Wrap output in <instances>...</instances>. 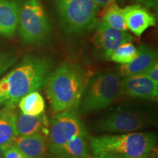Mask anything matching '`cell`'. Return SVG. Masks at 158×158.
Instances as JSON below:
<instances>
[{
    "instance_id": "e0dca14e",
    "label": "cell",
    "mask_w": 158,
    "mask_h": 158,
    "mask_svg": "<svg viewBox=\"0 0 158 158\" xmlns=\"http://www.w3.org/2000/svg\"><path fill=\"white\" fill-rule=\"evenodd\" d=\"M17 111L15 106H5L0 110V146H9L18 136L15 129Z\"/></svg>"
},
{
    "instance_id": "3957f363",
    "label": "cell",
    "mask_w": 158,
    "mask_h": 158,
    "mask_svg": "<svg viewBox=\"0 0 158 158\" xmlns=\"http://www.w3.org/2000/svg\"><path fill=\"white\" fill-rule=\"evenodd\" d=\"M156 143L157 136L153 133L102 135L90 138V147L94 156L146 158L155 148Z\"/></svg>"
},
{
    "instance_id": "9a60e30c",
    "label": "cell",
    "mask_w": 158,
    "mask_h": 158,
    "mask_svg": "<svg viewBox=\"0 0 158 158\" xmlns=\"http://www.w3.org/2000/svg\"><path fill=\"white\" fill-rule=\"evenodd\" d=\"M14 143L28 158H44L48 149L46 136L42 134L27 136H16Z\"/></svg>"
},
{
    "instance_id": "d6986e66",
    "label": "cell",
    "mask_w": 158,
    "mask_h": 158,
    "mask_svg": "<svg viewBox=\"0 0 158 158\" xmlns=\"http://www.w3.org/2000/svg\"><path fill=\"white\" fill-rule=\"evenodd\" d=\"M102 21L108 26L117 30L123 31L128 30L122 13V9L118 7L115 2L105 7Z\"/></svg>"
},
{
    "instance_id": "6da1fadb",
    "label": "cell",
    "mask_w": 158,
    "mask_h": 158,
    "mask_svg": "<svg viewBox=\"0 0 158 158\" xmlns=\"http://www.w3.org/2000/svg\"><path fill=\"white\" fill-rule=\"evenodd\" d=\"M53 63L45 56L27 55L0 80V105L15 106L23 97L44 86Z\"/></svg>"
},
{
    "instance_id": "ffe728a7",
    "label": "cell",
    "mask_w": 158,
    "mask_h": 158,
    "mask_svg": "<svg viewBox=\"0 0 158 158\" xmlns=\"http://www.w3.org/2000/svg\"><path fill=\"white\" fill-rule=\"evenodd\" d=\"M138 49L130 42L124 43L116 48L110 56V60L121 64H127L137 56Z\"/></svg>"
},
{
    "instance_id": "5bb4252c",
    "label": "cell",
    "mask_w": 158,
    "mask_h": 158,
    "mask_svg": "<svg viewBox=\"0 0 158 158\" xmlns=\"http://www.w3.org/2000/svg\"><path fill=\"white\" fill-rule=\"evenodd\" d=\"M48 120L45 114L32 116L17 112L15 117V129L19 136H27L48 133Z\"/></svg>"
},
{
    "instance_id": "7a4b0ae2",
    "label": "cell",
    "mask_w": 158,
    "mask_h": 158,
    "mask_svg": "<svg viewBox=\"0 0 158 158\" xmlns=\"http://www.w3.org/2000/svg\"><path fill=\"white\" fill-rule=\"evenodd\" d=\"M86 81V72L81 67L62 63L51 73L45 84L53 110L59 113L78 108Z\"/></svg>"
},
{
    "instance_id": "4316f807",
    "label": "cell",
    "mask_w": 158,
    "mask_h": 158,
    "mask_svg": "<svg viewBox=\"0 0 158 158\" xmlns=\"http://www.w3.org/2000/svg\"><path fill=\"white\" fill-rule=\"evenodd\" d=\"M8 146H0V158H4V153Z\"/></svg>"
},
{
    "instance_id": "484cf974",
    "label": "cell",
    "mask_w": 158,
    "mask_h": 158,
    "mask_svg": "<svg viewBox=\"0 0 158 158\" xmlns=\"http://www.w3.org/2000/svg\"><path fill=\"white\" fill-rule=\"evenodd\" d=\"M94 158H128L122 156L117 155H101V156H94Z\"/></svg>"
},
{
    "instance_id": "d4e9b609",
    "label": "cell",
    "mask_w": 158,
    "mask_h": 158,
    "mask_svg": "<svg viewBox=\"0 0 158 158\" xmlns=\"http://www.w3.org/2000/svg\"><path fill=\"white\" fill-rule=\"evenodd\" d=\"M94 2H95L97 5H98V7H105L108 5H110V3L115 2V0H94Z\"/></svg>"
},
{
    "instance_id": "277c9868",
    "label": "cell",
    "mask_w": 158,
    "mask_h": 158,
    "mask_svg": "<svg viewBox=\"0 0 158 158\" xmlns=\"http://www.w3.org/2000/svg\"><path fill=\"white\" fill-rule=\"evenodd\" d=\"M120 74L102 72L90 77L85 85L79 107L81 113L86 114L107 108L120 95Z\"/></svg>"
},
{
    "instance_id": "ba28073f",
    "label": "cell",
    "mask_w": 158,
    "mask_h": 158,
    "mask_svg": "<svg viewBox=\"0 0 158 158\" xmlns=\"http://www.w3.org/2000/svg\"><path fill=\"white\" fill-rule=\"evenodd\" d=\"M150 124L144 114L130 110H116L107 114L94 124V130L100 133H130L141 130Z\"/></svg>"
},
{
    "instance_id": "4fadbf2b",
    "label": "cell",
    "mask_w": 158,
    "mask_h": 158,
    "mask_svg": "<svg viewBox=\"0 0 158 158\" xmlns=\"http://www.w3.org/2000/svg\"><path fill=\"white\" fill-rule=\"evenodd\" d=\"M21 0H0V35L11 37L19 26Z\"/></svg>"
},
{
    "instance_id": "9c48e42d",
    "label": "cell",
    "mask_w": 158,
    "mask_h": 158,
    "mask_svg": "<svg viewBox=\"0 0 158 158\" xmlns=\"http://www.w3.org/2000/svg\"><path fill=\"white\" fill-rule=\"evenodd\" d=\"M96 29L93 36L94 46L105 59H109L116 48L124 43L130 42L133 37L127 31L112 28L103 21L96 23Z\"/></svg>"
},
{
    "instance_id": "603a6c76",
    "label": "cell",
    "mask_w": 158,
    "mask_h": 158,
    "mask_svg": "<svg viewBox=\"0 0 158 158\" xmlns=\"http://www.w3.org/2000/svg\"><path fill=\"white\" fill-rule=\"evenodd\" d=\"M145 75L151 78L154 82L158 84V64L157 62L155 63L152 66L144 73Z\"/></svg>"
},
{
    "instance_id": "cb8c5ba5",
    "label": "cell",
    "mask_w": 158,
    "mask_h": 158,
    "mask_svg": "<svg viewBox=\"0 0 158 158\" xmlns=\"http://www.w3.org/2000/svg\"><path fill=\"white\" fill-rule=\"evenodd\" d=\"M137 2L140 5H143L148 8L155 9L157 7V0H133Z\"/></svg>"
},
{
    "instance_id": "2e32d148",
    "label": "cell",
    "mask_w": 158,
    "mask_h": 158,
    "mask_svg": "<svg viewBox=\"0 0 158 158\" xmlns=\"http://www.w3.org/2000/svg\"><path fill=\"white\" fill-rule=\"evenodd\" d=\"M86 137L78 135L59 147H49L51 152L62 158H89V149Z\"/></svg>"
},
{
    "instance_id": "30bf717a",
    "label": "cell",
    "mask_w": 158,
    "mask_h": 158,
    "mask_svg": "<svg viewBox=\"0 0 158 158\" xmlns=\"http://www.w3.org/2000/svg\"><path fill=\"white\" fill-rule=\"evenodd\" d=\"M120 94L145 100L155 99L158 94V84L145 74L124 77L121 81Z\"/></svg>"
},
{
    "instance_id": "7c38bea8",
    "label": "cell",
    "mask_w": 158,
    "mask_h": 158,
    "mask_svg": "<svg viewBox=\"0 0 158 158\" xmlns=\"http://www.w3.org/2000/svg\"><path fill=\"white\" fill-rule=\"evenodd\" d=\"M138 54L133 61L119 67L120 76L127 77L144 74L157 62V54L155 49L149 45H140Z\"/></svg>"
},
{
    "instance_id": "83f0119b",
    "label": "cell",
    "mask_w": 158,
    "mask_h": 158,
    "mask_svg": "<svg viewBox=\"0 0 158 158\" xmlns=\"http://www.w3.org/2000/svg\"><path fill=\"white\" fill-rule=\"evenodd\" d=\"M59 158H62V157H59Z\"/></svg>"
},
{
    "instance_id": "f1b7e54d",
    "label": "cell",
    "mask_w": 158,
    "mask_h": 158,
    "mask_svg": "<svg viewBox=\"0 0 158 158\" xmlns=\"http://www.w3.org/2000/svg\"><path fill=\"white\" fill-rule=\"evenodd\" d=\"M93 158H94V157H93Z\"/></svg>"
},
{
    "instance_id": "44dd1931",
    "label": "cell",
    "mask_w": 158,
    "mask_h": 158,
    "mask_svg": "<svg viewBox=\"0 0 158 158\" xmlns=\"http://www.w3.org/2000/svg\"><path fill=\"white\" fill-rule=\"evenodd\" d=\"M16 60L17 57L13 53L0 52V76L13 66Z\"/></svg>"
},
{
    "instance_id": "7402d4cb",
    "label": "cell",
    "mask_w": 158,
    "mask_h": 158,
    "mask_svg": "<svg viewBox=\"0 0 158 158\" xmlns=\"http://www.w3.org/2000/svg\"><path fill=\"white\" fill-rule=\"evenodd\" d=\"M4 158H28L14 143L9 145L4 153Z\"/></svg>"
},
{
    "instance_id": "8fae6325",
    "label": "cell",
    "mask_w": 158,
    "mask_h": 158,
    "mask_svg": "<svg viewBox=\"0 0 158 158\" xmlns=\"http://www.w3.org/2000/svg\"><path fill=\"white\" fill-rule=\"evenodd\" d=\"M122 13L128 30L138 37H141L149 27L156 25L155 16L140 4L124 7Z\"/></svg>"
},
{
    "instance_id": "ac0fdd59",
    "label": "cell",
    "mask_w": 158,
    "mask_h": 158,
    "mask_svg": "<svg viewBox=\"0 0 158 158\" xmlns=\"http://www.w3.org/2000/svg\"><path fill=\"white\" fill-rule=\"evenodd\" d=\"M21 112L28 115L37 116L44 113L45 105L44 99L39 92H31L19 100Z\"/></svg>"
},
{
    "instance_id": "8992f818",
    "label": "cell",
    "mask_w": 158,
    "mask_h": 158,
    "mask_svg": "<svg viewBox=\"0 0 158 158\" xmlns=\"http://www.w3.org/2000/svg\"><path fill=\"white\" fill-rule=\"evenodd\" d=\"M19 25V34L26 44H43L50 37L51 24L40 0H25Z\"/></svg>"
},
{
    "instance_id": "52a82bcc",
    "label": "cell",
    "mask_w": 158,
    "mask_h": 158,
    "mask_svg": "<svg viewBox=\"0 0 158 158\" xmlns=\"http://www.w3.org/2000/svg\"><path fill=\"white\" fill-rule=\"evenodd\" d=\"M50 147L62 145L78 135L87 136L77 108L59 112L51 122L48 130Z\"/></svg>"
},
{
    "instance_id": "5b68a950",
    "label": "cell",
    "mask_w": 158,
    "mask_h": 158,
    "mask_svg": "<svg viewBox=\"0 0 158 158\" xmlns=\"http://www.w3.org/2000/svg\"><path fill=\"white\" fill-rule=\"evenodd\" d=\"M55 2L67 34H81L95 26L99 7L94 0H55Z\"/></svg>"
}]
</instances>
